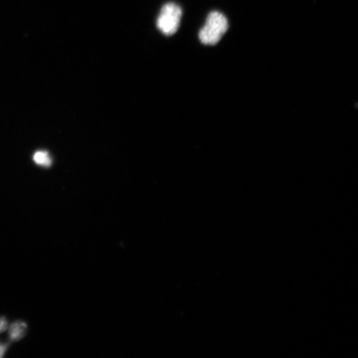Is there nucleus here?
<instances>
[{"label": "nucleus", "instance_id": "f257e3e1", "mask_svg": "<svg viewBox=\"0 0 358 358\" xmlns=\"http://www.w3.org/2000/svg\"><path fill=\"white\" fill-rule=\"evenodd\" d=\"M229 28L227 17L219 12H212L203 28L200 30L199 39L205 45H216Z\"/></svg>", "mask_w": 358, "mask_h": 358}, {"label": "nucleus", "instance_id": "f03ea898", "mask_svg": "<svg viewBox=\"0 0 358 358\" xmlns=\"http://www.w3.org/2000/svg\"><path fill=\"white\" fill-rule=\"evenodd\" d=\"M181 8L173 3H169L161 10L157 27L165 35L176 34L180 25L182 17Z\"/></svg>", "mask_w": 358, "mask_h": 358}, {"label": "nucleus", "instance_id": "7ed1b4c3", "mask_svg": "<svg viewBox=\"0 0 358 358\" xmlns=\"http://www.w3.org/2000/svg\"><path fill=\"white\" fill-rule=\"evenodd\" d=\"M27 324L22 321H17L10 325L8 329V338L11 342H17L24 337L27 332Z\"/></svg>", "mask_w": 358, "mask_h": 358}, {"label": "nucleus", "instance_id": "20e7f679", "mask_svg": "<svg viewBox=\"0 0 358 358\" xmlns=\"http://www.w3.org/2000/svg\"><path fill=\"white\" fill-rule=\"evenodd\" d=\"M36 164L43 167H50L52 163L50 155L46 151H38L34 155Z\"/></svg>", "mask_w": 358, "mask_h": 358}, {"label": "nucleus", "instance_id": "39448f33", "mask_svg": "<svg viewBox=\"0 0 358 358\" xmlns=\"http://www.w3.org/2000/svg\"><path fill=\"white\" fill-rule=\"evenodd\" d=\"M8 328V321L4 317H0V335L6 332ZM8 344L0 342V358H2L8 349Z\"/></svg>", "mask_w": 358, "mask_h": 358}]
</instances>
